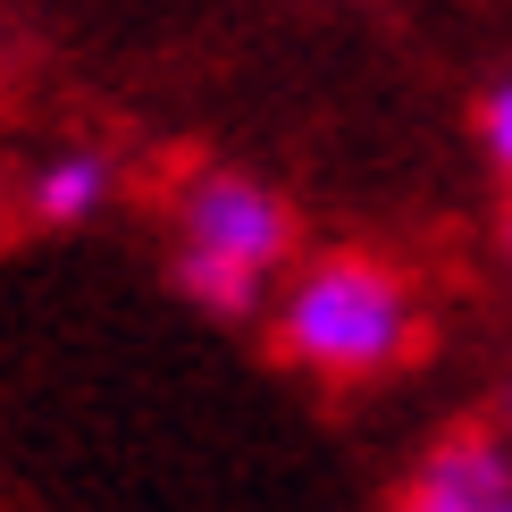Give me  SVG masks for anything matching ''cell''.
<instances>
[{
  "instance_id": "obj_8",
  "label": "cell",
  "mask_w": 512,
  "mask_h": 512,
  "mask_svg": "<svg viewBox=\"0 0 512 512\" xmlns=\"http://www.w3.org/2000/svg\"><path fill=\"white\" fill-rule=\"evenodd\" d=\"M487 512H512V487H504V496H496V504H487Z\"/></svg>"
},
{
  "instance_id": "obj_6",
  "label": "cell",
  "mask_w": 512,
  "mask_h": 512,
  "mask_svg": "<svg viewBox=\"0 0 512 512\" xmlns=\"http://www.w3.org/2000/svg\"><path fill=\"white\" fill-rule=\"evenodd\" d=\"M471 126H479V152H487V168L512 185V68L479 93V110H471Z\"/></svg>"
},
{
  "instance_id": "obj_5",
  "label": "cell",
  "mask_w": 512,
  "mask_h": 512,
  "mask_svg": "<svg viewBox=\"0 0 512 512\" xmlns=\"http://www.w3.org/2000/svg\"><path fill=\"white\" fill-rule=\"evenodd\" d=\"M177 286L194 294L202 311H219V319H261L269 311V277L227 269V261H194V252H177Z\"/></svg>"
},
{
  "instance_id": "obj_2",
  "label": "cell",
  "mask_w": 512,
  "mask_h": 512,
  "mask_svg": "<svg viewBox=\"0 0 512 512\" xmlns=\"http://www.w3.org/2000/svg\"><path fill=\"white\" fill-rule=\"evenodd\" d=\"M177 252L277 277L294 261V202L252 168H194L177 185Z\"/></svg>"
},
{
  "instance_id": "obj_4",
  "label": "cell",
  "mask_w": 512,
  "mask_h": 512,
  "mask_svg": "<svg viewBox=\"0 0 512 512\" xmlns=\"http://www.w3.org/2000/svg\"><path fill=\"white\" fill-rule=\"evenodd\" d=\"M110 194H118V168H110V152H51L26 177V210L42 227H84V219H101L110 210Z\"/></svg>"
},
{
  "instance_id": "obj_3",
  "label": "cell",
  "mask_w": 512,
  "mask_h": 512,
  "mask_svg": "<svg viewBox=\"0 0 512 512\" xmlns=\"http://www.w3.org/2000/svg\"><path fill=\"white\" fill-rule=\"evenodd\" d=\"M504 487H512V445L487 437V429H454L420 454V471H412L395 512H487Z\"/></svg>"
},
{
  "instance_id": "obj_7",
  "label": "cell",
  "mask_w": 512,
  "mask_h": 512,
  "mask_svg": "<svg viewBox=\"0 0 512 512\" xmlns=\"http://www.w3.org/2000/svg\"><path fill=\"white\" fill-rule=\"evenodd\" d=\"M504 269H512V210H504Z\"/></svg>"
},
{
  "instance_id": "obj_1",
  "label": "cell",
  "mask_w": 512,
  "mask_h": 512,
  "mask_svg": "<svg viewBox=\"0 0 512 512\" xmlns=\"http://www.w3.org/2000/svg\"><path fill=\"white\" fill-rule=\"evenodd\" d=\"M269 345L328 387H370L420 353V294L378 252H319L269 303Z\"/></svg>"
}]
</instances>
